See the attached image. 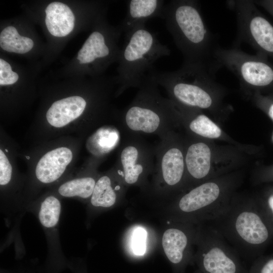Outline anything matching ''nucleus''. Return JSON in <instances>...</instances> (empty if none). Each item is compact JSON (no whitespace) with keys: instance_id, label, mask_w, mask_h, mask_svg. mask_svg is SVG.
I'll return each instance as SVG.
<instances>
[{"instance_id":"1a4fd4ad","label":"nucleus","mask_w":273,"mask_h":273,"mask_svg":"<svg viewBox=\"0 0 273 273\" xmlns=\"http://www.w3.org/2000/svg\"><path fill=\"white\" fill-rule=\"evenodd\" d=\"M219 184L205 182L191 189L179 198L177 208L183 215L205 222L216 217L229 204Z\"/></svg>"},{"instance_id":"ddd939ff","label":"nucleus","mask_w":273,"mask_h":273,"mask_svg":"<svg viewBox=\"0 0 273 273\" xmlns=\"http://www.w3.org/2000/svg\"><path fill=\"white\" fill-rule=\"evenodd\" d=\"M127 11L120 28L124 34L149 19L163 18L165 2L162 0H130L126 2Z\"/></svg>"},{"instance_id":"6e6552de","label":"nucleus","mask_w":273,"mask_h":273,"mask_svg":"<svg viewBox=\"0 0 273 273\" xmlns=\"http://www.w3.org/2000/svg\"><path fill=\"white\" fill-rule=\"evenodd\" d=\"M214 57L218 63L226 67L242 82L254 87L273 85V65L267 58L252 56L236 49H217Z\"/></svg>"},{"instance_id":"2eb2a0df","label":"nucleus","mask_w":273,"mask_h":273,"mask_svg":"<svg viewBox=\"0 0 273 273\" xmlns=\"http://www.w3.org/2000/svg\"><path fill=\"white\" fill-rule=\"evenodd\" d=\"M105 34L100 31L92 32L86 39L82 48L85 51L83 53L81 64H91L99 59L119 60L121 50L117 45V42L110 43L118 40L116 38L109 41Z\"/></svg>"},{"instance_id":"4be33fe9","label":"nucleus","mask_w":273,"mask_h":273,"mask_svg":"<svg viewBox=\"0 0 273 273\" xmlns=\"http://www.w3.org/2000/svg\"><path fill=\"white\" fill-rule=\"evenodd\" d=\"M188 127L194 133L207 138H217L221 133L219 127L203 114L194 117L188 123Z\"/></svg>"},{"instance_id":"39448f33","label":"nucleus","mask_w":273,"mask_h":273,"mask_svg":"<svg viewBox=\"0 0 273 273\" xmlns=\"http://www.w3.org/2000/svg\"><path fill=\"white\" fill-rule=\"evenodd\" d=\"M149 74L167 92L174 104L192 108L207 109L213 103L206 89L212 79L206 63L186 62L176 71L159 72L154 68Z\"/></svg>"},{"instance_id":"f3484780","label":"nucleus","mask_w":273,"mask_h":273,"mask_svg":"<svg viewBox=\"0 0 273 273\" xmlns=\"http://www.w3.org/2000/svg\"><path fill=\"white\" fill-rule=\"evenodd\" d=\"M211 151L202 142L194 143L187 148L185 155L186 170L193 179L205 177L210 169Z\"/></svg>"},{"instance_id":"393cba45","label":"nucleus","mask_w":273,"mask_h":273,"mask_svg":"<svg viewBox=\"0 0 273 273\" xmlns=\"http://www.w3.org/2000/svg\"><path fill=\"white\" fill-rule=\"evenodd\" d=\"M251 273H273V254L258 257L252 267Z\"/></svg>"},{"instance_id":"f8f14e48","label":"nucleus","mask_w":273,"mask_h":273,"mask_svg":"<svg viewBox=\"0 0 273 273\" xmlns=\"http://www.w3.org/2000/svg\"><path fill=\"white\" fill-rule=\"evenodd\" d=\"M73 158L72 151L66 147H58L47 152L36 164V178L44 184L56 181L65 172Z\"/></svg>"},{"instance_id":"bb28decb","label":"nucleus","mask_w":273,"mask_h":273,"mask_svg":"<svg viewBox=\"0 0 273 273\" xmlns=\"http://www.w3.org/2000/svg\"><path fill=\"white\" fill-rule=\"evenodd\" d=\"M258 4H259L273 17V1H259Z\"/></svg>"},{"instance_id":"dca6fc26","label":"nucleus","mask_w":273,"mask_h":273,"mask_svg":"<svg viewBox=\"0 0 273 273\" xmlns=\"http://www.w3.org/2000/svg\"><path fill=\"white\" fill-rule=\"evenodd\" d=\"M120 131L119 128L106 125L98 128L88 138L86 147L95 161H99L119 147Z\"/></svg>"},{"instance_id":"5701e85b","label":"nucleus","mask_w":273,"mask_h":273,"mask_svg":"<svg viewBox=\"0 0 273 273\" xmlns=\"http://www.w3.org/2000/svg\"><path fill=\"white\" fill-rule=\"evenodd\" d=\"M147 232L141 227L135 229L131 239L132 249L133 253L138 255H143L146 251Z\"/></svg>"},{"instance_id":"f03ea898","label":"nucleus","mask_w":273,"mask_h":273,"mask_svg":"<svg viewBox=\"0 0 273 273\" xmlns=\"http://www.w3.org/2000/svg\"><path fill=\"white\" fill-rule=\"evenodd\" d=\"M158 86L148 73L132 101L117 114L123 134H154L162 139L172 132L179 112L161 96Z\"/></svg>"},{"instance_id":"9b49d317","label":"nucleus","mask_w":273,"mask_h":273,"mask_svg":"<svg viewBox=\"0 0 273 273\" xmlns=\"http://www.w3.org/2000/svg\"><path fill=\"white\" fill-rule=\"evenodd\" d=\"M177 144L172 132L155 146L157 178L159 184L168 188L178 186L186 172L185 155Z\"/></svg>"},{"instance_id":"20e7f679","label":"nucleus","mask_w":273,"mask_h":273,"mask_svg":"<svg viewBox=\"0 0 273 273\" xmlns=\"http://www.w3.org/2000/svg\"><path fill=\"white\" fill-rule=\"evenodd\" d=\"M170 54V50L146 27L145 24L138 25L125 34L124 43L119 58L117 79L119 86L116 96L129 88H139L153 68L154 62Z\"/></svg>"},{"instance_id":"412c9836","label":"nucleus","mask_w":273,"mask_h":273,"mask_svg":"<svg viewBox=\"0 0 273 273\" xmlns=\"http://www.w3.org/2000/svg\"><path fill=\"white\" fill-rule=\"evenodd\" d=\"M61 211V204L55 196L47 197L41 202L38 218L41 225L48 229L55 227L59 222Z\"/></svg>"},{"instance_id":"423d86ee","label":"nucleus","mask_w":273,"mask_h":273,"mask_svg":"<svg viewBox=\"0 0 273 273\" xmlns=\"http://www.w3.org/2000/svg\"><path fill=\"white\" fill-rule=\"evenodd\" d=\"M198 259L204 273H245L240 256L224 237L207 222L197 235Z\"/></svg>"},{"instance_id":"f257e3e1","label":"nucleus","mask_w":273,"mask_h":273,"mask_svg":"<svg viewBox=\"0 0 273 273\" xmlns=\"http://www.w3.org/2000/svg\"><path fill=\"white\" fill-rule=\"evenodd\" d=\"M205 222L245 258L260 256L273 239V231L257 203L251 201H230L216 217Z\"/></svg>"},{"instance_id":"6ab92c4d","label":"nucleus","mask_w":273,"mask_h":273,"mask_svg":"<svg viewBox=\"0 0 273 273\" xmlns=\"http://www.w3.org/2000/svg\"><path fill=\"white\" fill-rule=\"evenodd\" d=\"M115 173L116 170L113 168L109 174L101 176L97 180L90 197L93 206L108 208L115 204L117 198V191L121 190L120 185L114 186L113 177Z\"/></svg>"},{"instance_id":"cd10ccee","label":"nucleus","mask_w":273,"mask_h":273,"mask_svg":"<svg viewBox=\"0 0 273 273\" xmlns=\"http://www.w3.org/2000/svg\"><path fill=\"white\" fill-rule=\"evenodd\" d=\"M268 114L273 120V103L271 104L268 109Z\"/></svg>"},{"instance_id":"a878e982","label":"nucleus","mask_w":273,"mask_h":273,"mask_svg":"<svg viewBox=\"0 0 273 273\" xmlns=\"http://www.w3.org/2000/svg\"><path fill=\"white\" fill-rule=\"evenodd\" d=\"M257 204L273 231V195H270L268 198L265 204H259L257 203Z\"/></svg>"},{"instance_id":"0eeeda50","label":"nucleus","mask_w":273,"mask_h":273,"mask_svg":"<svg viewBox=\"0 0 273 273\" xmlns=\"http://www.w3.org/2000/svg\"><path fill=\"white\" fill-rule=\"evenodd\" d=\"M155 158V146L142 135L123 134L115 169L123 183L137 184L154 171Z\"/></svg>"},{"instance_id":"b1692460","label":"nucleus","mask_w":273,"mask_h":273,"mask_svg":"<svg viewBox=\"0 0 273 273\" xmlns=\"http://www.w3.org/2000/svg\"><path fill=\"white\" fill-rule=\"evenodd\" d=\"M12 166L7 155L0 150V185L5 186L11 181L12 175Z\"/></svg>"},{"instance_id":"9d476101","label":"nucleus","mask_w":273,"mask_h":273,"mask_svg":"<svg viewBox=\"0 0 273 273\" xmlns=\"http://www.w3.org/2000/svg\"><path fill=\"white\" fill-rule=\"evenodd\" d=\"M240 36L251 44L259 55L273 59V25L252 2L237 3Z\"/></svg>"},{"instance_id":"4468645a","label":"nucleus","mask_w":273,"mask_h":273,"mask_svg":"<svg viewBox=\"0 0 273 273\" xmlns=\"http://www.w3.org/2000/svg\"><path fill=\"white\" fill-rule=\"evenodd\" d=\"M87 104L83 98L78 96L56 101L47 112V121L53 127H65L82 115Z\"/></svg>"},{"instance_id":"aec40b11","label":"nucleus","mask_w":273,"mask_h":273,"mask_svg":"<svg viewBox=\"0 0 273 273\" xmlns=\"http://www.w3.org/2000/svg\"><path fill=\"white\" fill-rule=\"evenodd\" d=\"M97 180L92 176L74 178L62 184L58 188L59 194L64 197H91Z\"/></svg>"},{"instance_id":"a211bd4d","label":"nucleus","mask_w":273,"mask_h":273,"mask_svg":"<svg viewBox=\"0 0 273 273\" xmlns=\"http://www.w3.org/2000/svg\"><path fill=\"white\" fill-rule=\"evenodd\" d=\"M189 234L180 228H170L165 231L162 239L164 251L170 262L179 264L184 259L189 247Z\"/></svg>"},{"instance_id":"7ed1b4c3","label":"nucleus","mask_w":273,"mask_h":273,"mask_svg":"<svg viewBox=\"0 0 273 273\" xmlns=\"http://www.w3.org/2000/svg\"><path fill=\"white\" fill-rule=\"evenodd\" d=\"M163 19L185 61L206 63L211 45L210 32L195 1H171L165 5Z\"/></svg>"}]
</instances>
